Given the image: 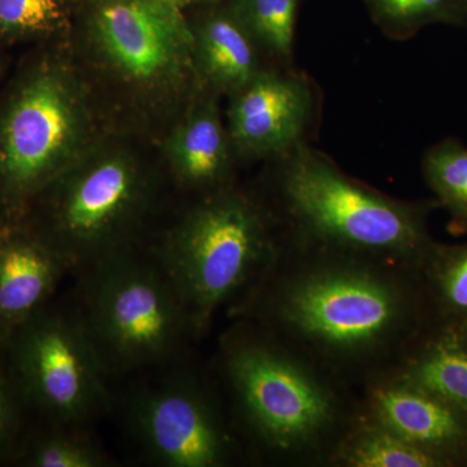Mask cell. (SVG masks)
Returning <instances> with one entry per match:
<instances>
[{"label":"cell","instance_id":"8","mask_svg":"<svg viewBox=\"0 0 467 467\" xmlns=\"http://www.w3.org/2000/svg\"><path fill=\"white\" fill-rule=\"evenodd\" d=\"M79 295L77 312L109 374L168 361L196 337L158 260L134 245L82 270Z\"/></svg>","mask_w":467,"mask_h":467},{"label":"cell","instance_id":"21","mask_svg":"<svg viewBox=\"0 0 467 467\" xmlns=\"http://www.w3.org/2000/svg\"><path fill=\"white\" fill-rule=\"evenodd\" d=\"M423 177L439 207L447 209L453 225L467 232V147L444 140L426 150Z\"/></svg>","mask_w":467,"mask_h":467},{"label":"cell","instance_id":"13","mask_svg":"<svg viewBox=\"0 0 467 467\" xmlns=\"http://www.w3.org/2000/svg\"><path fill=\"white\" fill-rule=\"evenodd\" d=\"M216 94L199 88L164 146L175 180L199 196L232 186L234 150Z\"/></svg>","mask_w":467,"mask_h":467},{"label":"cell","instance_id":"3","mask_svg":"<svg viewBox=\"0 0 467 467\" xmlns=\"http://www.w3.org/2000/svg\"><path fill=\"white\" fill-rule=\"evenodd\" d=\"M276 161L269 196L260 199L275 217L282 242L355 252L420 270L438 245L429 230L438 202L384 195L304 143Z\"/></svg>","mask_w":467,"mask_h":467},{"label":"cell","instance_id":"26","mask_svg":"<svg viewBox=\"0 0 467 467\" xmlns=\"http://www.w3.org/2000/svg\"><path fill=\"white\" fill-rule=\"evenodd\" d=\"M2 239H3L2 236H0V242H2Z\"/></svg>","mask_w":467,"mask_h":467},{"label":"cell","instance_id":"6","mask_svg":"<svg viewBox=\"0 0 467 467\" xmlns=\"http://www.w3.org/2000/svg\"><path fill=\"white\" fill-rule=\"evenodd\" d=\"M75 26L97 69L144 106L189 103L201 88L189 16L171 0H77Z\"/></svg>","mask_w":467,"mask_h":467},{"label":"cell","instance_id":"7","mask_svg":"<svg viewBox=\"0 0 467 467\" xmlns=\"http://www.w3.org/2000/svg\"><path fill=\"white\" fill-rule=\"evenodd\" d=\"M41 195L46 196L42 241L67 269L82 272L134 245L152 205L155 183L133 150L99 138Z\"/></svg>","mask_w":467,"mask_h":467},{"label":"cell","instance_id":"12","mask_svg":"<svg viewBox=\"0 0 467 467\" xmlns=\"http://www.w3.org/2000/svg\"><path fill=\"white\" fill-rule=\"evenodd\" d=\"M362 411L434 457L441 467L467 465V414L441 396L389 374L358 389Z\"/></svg>","mask_w":467,"mask_h":467},{"label":"cell","instance_id":"5","mask_svg":"<svg viewBox=\"0 0 467 467\" xmlns=\"http://www.w3.org/2000/svg\"><path fill=\"white\" fill-rule=\"evenodd\" d=\"M98 140L84 77L60 55L38 58L0 106V198L41 195Z\"/></svg>","mask_w":467,"mask_h":467},{"label":"cell","instance_id":"4","mask_svg":"<svg viewBox=\"0 0 467 467\" xmlns=\"http://www.w3.org/2000/svg\"><path fill=\"white\" fill-rule=\"evenodd\" d=\"M279 244L278 226L264 202L232 184L199 196L153 256L199 337L218 310L233 306L263 275Z\"/></svg>","mask_w":467,"mask_h":467},{"label":"cell","instance_id":"15","mask_svg":"<svg viewBox=\"0 0 467 467\" xmlns=\"http://www.w3.org/2000/svg\"><path fill=\"white\" fill-rule=\"evenodd\" d=\"M67 269L41 238L26 236L0 242V318L24 324L57 287Z\"/></svg>","mask_w":467,"mask_h":467},{"label":"cell","instance_id":"1","mask_svg":"<svg viewBox=\"0 0 467 467\" xmlns=\"http://www.w3.org/2000/svg\"><path fill=\"white\" fill-rule=\"evenodd\" d=\"M232 316L358 391L393 373L439 326L418 267L282 241Z\"/></svg>","mask_w":467,"mask_h":467},{"label":"cell","instance_id":"20","mask_svg":"<svg viewBox=\"0 0 467 467\" xmlns=\"http://www.w3.org/2000/svg\"><path fill=\"white\" fill-rule=\"evenodd\" d=\"M77 0H0V38L51 39L72 32Z\"/></svg>","mask_w":467,"mask_h":467},{"label":"cell","instance_id":"23","mask_svg":"<svg viewBox=\"0 0 467 467\" xmlns=\"http://www.w3.org/2000/svg\"><path fill=\"white\" fill-rule=\"evenodd\" d=\"M107 462L95 442L75 431L47 436L30 453V463L38 467H101Z\"/></svg>","mask_w":467,"mask_h":467},{"label":"cell","instance_id":"18","mask_svg":"<svg viewBox=\"0 0 467 467\" xmlns=\"http://www.w3.org/2000/svg\"><path fill=\"white\" fill-rule=\"evenodd\" d=\"M422 275L439 326L467 333V243H438Z\"/></svg>","mask_w":467,"mask_h":467},{"label":"cell","instance_id":"14","mask_svg":"<svg viewBox=\"0 0 467 467\" xmlns=\"http://www.w3.org/2000/svg\"><path fill=\"white\" fill-rule=\"evenodd\" d=\"M192 32L198 84L216 95L233 97L264 69L260 46L229 0L187 9Z\"/></svg>","mask_w":467,"mask_h":467},{"label":"cell","instance_id":"2","mask_svg":"<svg viewBox=\"0 0 467 467\" xmlns=\"http://www.w3.org/2000/svg\"><path fill=\"white\" fill-rule=\"evenodd\" d=\"M218 371L248 459L269 465L330 467L362 413L358 389L242 319L221 339Z\"/></svg>","mask_w":467,"mask_h":467},{"label":"cell","instance_id":"24","mask_svg":"<svg viewBox=\"0 0 467 467\" xmlns=\"http://www.w3.org/2000/svg\"><path fill=\"white\" fill-rule=\"evenodd\" d=\"M9 410H11V405H9L7 387H5L2 377H0V439H2L5 432L7 431L9 425Z\"/></svg>","mask_w":467,"mask_h":467},{"label":"cell","instance_id":"19","mask_svg":"<svg viewBox=\"0 0 467 467\" xmlns=\"http://www.w3.org/2000/svg\"><path fill=\"white\" fill-rule=\"evenodd\" d=\"M371 20L386 36L407 39L423 27L467 23V0H364Z\"/></svg>","mask_w":467,"mask_h":467},{"label":"cell","instance_id":"9","mask_svg":"<svg viewBox=\"0 0 467 467\" xmlns=\"http://www.w3.org/2000/svg\"><path fill=\"white\" fill-rule=\"evenodd\" d=\"M129 410L138 441L159 465L227 467L248 459L229 408L199 374L146 387Z\"/></svg>","mask_w":467,"mask_h":467},{"label":"cell","instance_id":"10","mask_svg":"<svg viewBox=\"0 0 467 467\" xmlns=\"http://www.w3.org/2000/svg\"><path fill=\"white\" fill-rule=\"evenodd\" d=\"M26 324L20 367L42 408L69 426L103 410L109 371L78 312L30 317Z\"/></svg>","mask_w":467,"mask_h":467},{"label":"cell","instance_id":"11","mask_svg":"<svg viewBox=\"0 0 467 467\" xmlns=\"http://www.w3.org/2000/svg\"><path fill=\"white\" fill-rule=\"evenodd\" d=\"M306 79L263 69L230 97L227 130L236 158L281 159L303 143L312 113Z\"/></svg>","mask_w":467,"mask_h":467},{"label":"cell","instance_id":"25","mask_svg":"<svg viewBox=\"0 0 467 467\" xmlns=\"http://www.w3.org/2000/svg\"><path fill=\"white\" fill-rule=\"evenodd\" d=\"M175 5H180L183 9H192L199 7V5H208V3L220 2V0H171Z\"/></svg>","mask_w":467,"mask_h":467},{"label":"cell","instance_id":"16","mask_svg":"<svg viewBox=\"0 0 467 467\" xmlns=\"http://www.w3.org/2000/svg\"><path fill=\"white\" fill-rule=\"evenodd\" d=\"M391 374L429 389L467 414L466 331L438 326Z\"/></svg>","mask_w":467,"mask_h":467},{"label":"cell","instance_id":"17","mask_svg":"<svg viewBox=\"0 0 467 467\" xmlns=\"http://www.w3.org/2000/svg\"><path fill=\"white\" fill-rule=\"evenodd\" d=\"M330 467L441 466L434 457L362 411L335 451Z\"/></svg>","mask_w":467,"mask_h":467},{"label":"cell","instance_id":"22","mask_svg":"<svg viewBox=\"0 0 467 467\" xmlns=\"http://www.w3.org/2000/svg\"><path fill=\"white\" fill-rule=\"evenodd\" d=\"M261 51L290 58L300 0H229Z\"/></svg>","mask_w":467,"mask_h":467}]
</instances>
